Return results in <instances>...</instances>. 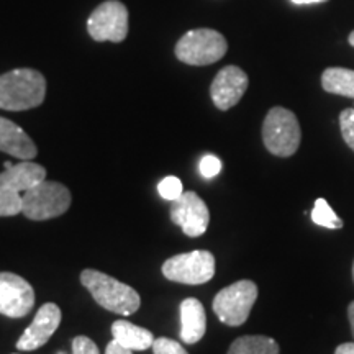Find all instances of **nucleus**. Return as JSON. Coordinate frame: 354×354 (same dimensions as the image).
I'll use <instances>...</instances> for the list:
<instances>
[{
	"label": "nucleus",
	"instance_id": "obj_10",
	"mask_svg": "<svg viewBox=\"0 0 354 354\" xmlns=\"http://www.w3.org/2000/svg\"><path fill=\"white\" fill-rule=\"evenodd\" d=\"M32 284L19 274L0 272V315L24 318L35 307Z\"/></svg>",
	"mask_w": 354,
	"mask_h": 354
},
{
	"label": "nucleus",
	"instance_id": "obj_24",
	"mask_svg": "<svg viewBox=\"0 0 354 354\" xmlns=\"http://www.w3.org/2000/svg\"><path fill=\"white\" fill-rule=\"evenodd\" d=\"M201 174L205 177V179H212V177L218 176L221 171V161L220 158L214 156V154H205L201 161Z\"/></svg>",
	"mask_w": 354,
	"mask_h": 354
},
{
	"label": "nucleus",
	"instance_id": "obj_22",
	"mask_svg": "<svg viewBox=\"0 0 354 354\" xmlns=\"http://www.w3.org/2000/svg\"><path fill=\"white\" fill-rule=\"evenodd\" d=\"M339 128L344 143L354 151V109H346L339 113Z\"/></svg>",
	"mask_w": 354,
	"mask_h": 354
},
{
	"label": "nucleus",
	"instance_id": "obj_9",
	"mask_svg": "<svg viewBox=\"0 0 354 354\" xmlns=\"http://www.w3.org/2000/svg\"><path fill=\"white\" fill-rule=\"evenodd\" d=\"M171 221L180 227L185 236L197 238L207 232L210 223V212L207 203L194 190L171 202Z\"/></svg>",
	"mask_w": 354,
	"mask_h": 354
},
{
	"label": "nucleus",
	"instance_id": "obj_27",
	"mask_svg": "<svg viewBox=\"0 0 354 354\" xmlns=\"http://www.w3.org/2000/svg\"><path fill=\"white\" fill-rule=\"evenodd\" d=\"M335 354H354V342L339 344V346L335 349Z\"/></svg>",
	"mask_w": 354,
	"mask_h": 354
},
{
	"label": "nucleus",
	"instance_id": "obj_14",
	"mask_svg": "<svg viewBox=\"0 0 354 354\" xmlns=\"http://www.w3.org/2000/svg\"><path fill=\"white\" fill-rule=\"evenodd\" d=\"M46 179V169L33 161H21L0 172V187L17 194H25Z\"/></svg>",
	"mask_w": 354,
	"mask_h": 354
},
{
	"label": "nucleus",
	"instance_id": "obj_17",
	"mask_svg": "<svg viewBox=\"0 0 354 354\" xmlns=\"http://www.w3.org/2000/svg\"><path fill=\"white\" fill-rule=\"evenodd\" d=\"M322 87L328 94L354 99V71L346 68H328L322 74Z\"/></svg>",
	"mask_w": 354,
	"mask_h": 354
},
{
	"label": "nucleus",
	"instance_id": "obj_29",
	"mask_svg": "<svg viewBox=\"0 0 354 354\" xmlns=\"http://www.w3.org/2000/svg\"><path fill=\"white\" fill-rule=\"evenodd\" d=\"M297 6H307V3H322L323 0H292Z\"/></svg>",
	"mask_w": 354,
	"mask_h": 354
},
{
	"label": "nucleus",
	"instance_id": "obj_25",
	"mask_svg": "<svg viewBox=\"0 0 354 354\" xmlns=\"http://www.w3.org/2000/svg\"><path fill=\"white\" fill-rule=\"evenodd\" d=\"M73 351L71 354H99V348H97V344L92 342L91 338H87V336H76V338L73 339Z\"/></svg>",
	"mask_w": 354,
	"mask_h": 354
},
{
	"label": "nucleus",
	"instance_id": "obj_3",
	"mask_svg": "<svg viewBox=\"0 0 354 354\" xmlns=\"http://www.w3.org/2000/svg\"><path fill=\"white\" fill-rule=\"evenodd\" d=\"M71 201L73 197L64 184L44 179L21 194V214L35 221L57 218L69 210Z\"/></svg>",
	"mask_w": 354,
	"mask_h": 354
},
{
	"label": "nucleus",
	"instance_id": "obj_6",
	"mask_svg": "<svg viewBox=\"0 0 354 354\" xmlns=\"http://www.w3.org/2000/svg\"><path fill=\"white\" fill-rule=\"evenodd\" d=\"M256 300H258V286L253 281L243 279L221 289L215 295L212 307L221 323L228 326H241L250 317Z\"/></svg>",
	"mask_w": 354,
	"mask_h": 354
},
{
	"label": "nucleus",
	"instance_id": "obj_20",
	"mask_svg": "<svg viewBox=\"0 0 354 354\" xmlns=\"http://www.w3.org/2000/svg\"><path fill=\"white\" fill-rule=\"evenodd\" d=\"M21 214V194L0 187V216H15Z\"/></svg>",
	"mask_w": 354,
	"mask_h": 354
},
{
	"label": "nucleus",
	"instance_id": "obj_5",
	"mask_svg": "<svg viewBox=\"0 0 354 354\" xmlns=\"http://www.w3.org/2000/svg\"><path fill=\"white\" fill-rule=\"evenodd\" d=\"M228 50L227 39L212 28L190 30L176 44L177 59L189 66H209L220 61Z\"/></svg>",
	"mask_w": 354,
	"mask_h": 354
},
{
	"label": "nucleus",
	"instance_id": "obj_8",
	"mask_svg": "<svg viewBox=\"0 0 354 354\" xmlns=\"http://www.w3.org/2000/svg\"><path fill=\"white\" fill-rule=\"evenodd\" d=\"M87 32L95 41L122 43L128 35V10L118 0L100 3L87 20Z\"/></svg>",
	"mask_w": 354,
	"mask_h": 354
},
{
	"label": "nucleus",
	"instance_id": "obj_13",
	"mask_svg": "<svg viewBox=\"0 0 354 354\" xmlns=\"http://www.w3.org/2000/svg\"><path fill=\"white\" fill-rule=\"evenodd\" d=\"M0 151L19 158L21 161H32L37 158L38 148L24 128L8 118L0 117Z\"/></svg>",
	"mask_w": 354,
	"mask_h": 354
},
{
	"label": "nucleus",
	"instance_id": "obj_11",
	"mask_svg": "<svg viewBox=\"0 0 354 354\" xmlns=\"http://www.w3.org/2000/svg\"><path fill=\"white\" fill-rule=\"evenodd\" d=\"M61 320H63V313L56 304L48 302L41 305L32 325L24 331V335L17 342V348L20 351H35V349L44 346L59 328Z\"/></svg>",
	"mask_w": 354,
	"mask_h": 354
},
{
	"label": "nucleus",
	"instance_id": "obj_18",
	"mask_svg": "<svg viewBox=\"0 0 354 354\" xmlns=\"http://www.w3.org/2000/svg\"><path fill=\"white\" fill-rule=\"evenodd\" d=\"M227 354H281V349L269 336L248 335L234 339Z\"/></svg>",
	"mask_w": 354,
	"mask_h": 354
},
{
	"label": "nucleus",
	"instance_id": "obj_19",
	"mask_svg": "<svg viewBox=\"0 0 354 354\" xmlns=\"http://www.w3.org/2000/svg\"><path fill=\"white\" fill-rule=\"evenodd\" d=\"M312 221L317 223L318 227L328 228V230H339L343 228V220L335 214L330 203L325 198H317L315 205L312 210Z\"/></svg>",
	"mask_w": 354,
	"mask_h": 354
},
{
	"label": "nucleus",
	"instance_id": "obj_32",
	"mask_svg": "<svg viewBox=\"0 0 354 354\" xmlns=\"http://www.w3.org/2000/svg\"><path fill=\"white\" fill-rule=\"evenodd\" d=\"M57 354H66V353H57Z\"/></svg>",
	"mask_w": 354,
	"mask_h": 354
},
{
	"label": "nucleus",
	"instance_id": "obj_30",
	"mask_svg": "<svg viewBox=\"0 0 354 354\" xmlns=\"http://www.w3.org/2000/svg\"><path fill=\"white\" fill-rule=\"evenodd\" d=\"M348 41H349V44H351V46L354 48V32H351V35H349Z\"/></svg>",
	"mask_w": 354,
	"mask_h": 354
},
{
	"label": "nucleus",
	"instance_id": "obj_31",
	"mask_svg": "<svg viewBox=\"0 0 354 354\" xmlns=\"http://www.w3.org/2000/svg\"><path fill=\"white\" fill-rule=\"evenodd\" d=\"M353 279H354V263H353Z\"/></svg>",
	"mask_w": 354,
	"mask_h": 354
},
{
	"label": "nucleus",
	"instance_id": "obj_15",
	"mask_svg": "<svg viewBox=\"0 0 354 354\" xmlns=\"http://www.w3.org/2000/svg\"><path fill=\"white\" fill-rule=\"evenodd\" d=\"M207 331L205 308L201 300L189 297L180 304V339L185 344L201 342Z\"/></svg>",
	"mask_w": 354,
	"mask_h": 354
},
{
	"label": "nucleus",
	"instance_id": "obj_7",
	"mask_svg": "<svg viewBox=\"0 0 354 354\" xmlns=\"http://www.w3.org/2000/svg\"><path fill=\"white\" fill-rule=\"evenodd\" d=\"M161 271L172 282L201 286L215 276V256L205 250L180 253L166 259Z\"/></svg>",
	"mask_w": 354,
	"mask_h": 354
},
{
	"label": "nucleus",
	"instance_id": "obj_4",
	"mask_svg": "<svg viewBox=\"0 0 354 354\" xmlns=\"http://www.w3.org/2000/svg\"><path fill=\"white\" fill-rule=\"evenodd\" d=\"M302 131L294 112L284 107H272L263 123V141L266 149L274 156L289 158L297 153Z\"/></svg>",
	"mask_w": 354,
	"mask_h": 354
},
{
	"label": "nucleus",
	"instance_id": "obj_16",
	"mask_svg": "<svg viewBox=\"0 0 354 354\" xmlns=\"http://www.w3.org/2000/svg\"><path fill=\"white\" fill-rule=\"evenodd\" d=\"M112 336L115 342L125 346L131 351H145V349L153 348L154 336L149 330L141 328L135 323L128 320H117L112 325Z\"/></svg>",
	"mask_w": 354,
	"mask_h": 354
},
{
	"label": "nucleus",
	"instance_id": "obj_26",
	"mask_svg": "<svg viewBox=\"0 0 354 354\" xmlns=\"http://www.w3.org/2000/svg\"><path fill=\"white\" fill-rule=\"evenodd\" d=\"M105 354H133V351L125 346H122V344L118 342H115V339H112V342L107 344Z\"/></svg>",
	"mask_w": 354,
	"mask_h": 354
},
{
	"label": "nucleus",
	"instance_id": "obj_23",
	"mask_svg": "<svg viewBox=\"0 0 354 354\" xmlns=\"http://www.w3.org/2000/svg\"><path fill=\"white\" fill-rule=\"evenodd\" d=\"M153 353L154 354H189L185 351L183 344H179V342L166 338V336H161V338L154 339Z\"/></svg>",
	"mask_w": 354,
	"mask_h": 354
},
{
	"label": "nucleus",
	"instance_id": "obj_1",
	"mask_svg": "<svg viewBox=\"0 0 354 354\" xmlns=\"http://www.w3.org/2000/svg\"><path fill=\"white\" fill-rule=\"evenodd\" d=\"M46 97V79L39 71L21 68L0 76V109L24 112L37 109Z\"/></svg>",
	"mask_w": 354,
	"mask_h": 354
},
{
	"label": "nucleus",
	"instance_id": "obj_33",
	"mask_svg": "<svg viewBox=\"0 0 354 354\" xmlns=\"http://www.w3.org/2000/svg\"><path fill=\"white\" fill-rule=\"evenodd\" d=\"M323 2H328V0H323Z\"/></svg>",
	"mask_w": 354,
	"mask_h": 354
},
{
	"label": "nucleus",
	"instance_id": "obj_12",
	"mask_svg": "<svg viewBox=\"0 0 354 354\" xmlns=\"http://www.w3.org/2000/svg\"><path fill=\"white\" fill-rule=\"evenodd\" d=\"M248 84H250L248 74L238 66H225L223 69H220L210 86V97L215 107L223 112L234 107L245 95Z\"/></svg>",
	"mask_w": 354,
	"mask_h": 354
},
{
	"label": "nucleus",
	"instance_id": "obj_21",
	"mask_svg": "<svg viewBox=\"0 0 354 354\" xmlns=\"http://www.w3.org/2000/svg\"><path fill=\"white\" fill-rule=\"evenodd\" d=\"M158 192L165 201H176V198H179L184 194L183 180L176 176H167L158 184Z\"/></svg>",
	"mask_w": 354,
	"mask_h": 354
},
{
	"label": "nucleus",
	"instance_id": "obj_2",
	"mask_svg": "<svg viewBox=\"0 0 354 354\" xmlns=\"http://www.w3.org/2000/svg\"><path fill=\"white\" fill-rule=\"evenodd\" d=\"M81 282L100 307L117 315H133L141 305V297L133 287L118 281L109 274L84 269Z\"/></svg>",
	"mask_w": 354,
	"mask_h": 354
},
{
	"label": "nucleus",
	"instance_id": "obj_28",
	"mask_svg": "<svg viewBox=\"0 0 354 354\" xmlns=\"http://www.w3.org/2000/svg\"><path fill=\"white\" fill-rule=\"evenodd\" d=\"M348 318H349V325H351V333L354 338V300L348 305Z\"/></svg>",
	"mask_w": 354,
	"mask_h": 354
}]
</instances>
